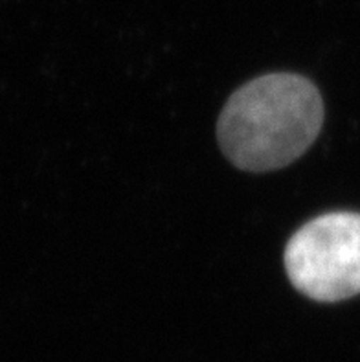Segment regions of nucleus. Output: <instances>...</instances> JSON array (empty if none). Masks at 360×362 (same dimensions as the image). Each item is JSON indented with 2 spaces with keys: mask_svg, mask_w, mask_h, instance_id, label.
<instances>
[{
  "mask_svg": "<svg viewBox=\"0 0 360 362\" xmlns=\"http://www.w3.org/2000/svg\"><path fill=\"white\" fill-rule=\"evenodd\" d=\"M324 124L315 83L289 72L246 83L224 105L217 124L221 149L239 170L285 168L313 146Z\"/></svg>",
  "mask_w": 360,
  "mask_h": 362,
  "instance_id": "nucleus-1",
  "label": "nucleus"
},
{
  "mask_svg": "<svg viewBox=\"0 0 360 362\" xmlns=\"http://www.w3.org/2000/svg\"><path fill=\"white\" fill-rule=\"evenodd\" d=\"M285 269L292 285L316 302L360 294V214L315 217L289 239Z\"/></svg>",
  "mask_w": 360,
  "mask_h": 362,
  "instance_id": "nucleus-2",
  "label": "nucleus"
}]
</instances>
